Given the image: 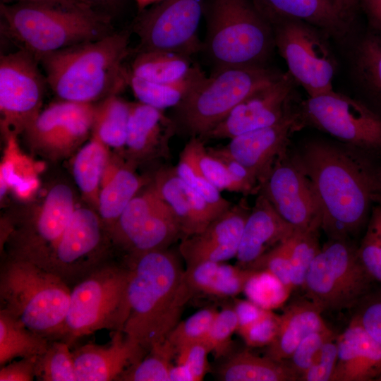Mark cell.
Here are the masks:
<instances>
[{"instance_id": "2e32d148", "label": "cell", "mask_w": 381, "mask_h": 381, "mask_svg": "<svg viewBox=\"0 0 381 381\" xmlns=\"http://www.w3.org/2000/svg\"><path fill=\"white\" fill-rule=\"evenodd\" d=\"M38 63L23 49L1 55V128L7 138L24 132L41 111L47 83Z\"/></svg>"}, {"instance_id": "30bf717a", "label": "cell", "mask_w": 381, "mask_h": 381, "mask_svg": "<svg viewBox=\"0 0 381 381\" xmlns=\"http://www.w3.org/2000/svg\"><path fill=\"white\" fill-rule=\"evenodd\" d=\"M271 25L274 46L295 82L309 96L332 90L337 62L322 30L294 19L282 20Z\"/></svg>"}, {"instance_id": "52a82bcc", "label": "cell", "mask_w": 381, "mask_h": 381, "mask_svg": "<svg viewBox=\"0 0 381 381\" xmlns=\"http://www.w3.org/2000/svg\"><path fill=\"white\" fill-rule=\"evenodd\" d=\"M281 74L265 66L214 69L172 108L176 133L202 138L246 97Z\"/></svg>"}, {"instance_id": "1f68e13d", "label": "cell", "mask_w": 381, "mask_h": 381, "mask_svg": "<svg viewBox=\"0 0 381 381\" xmlns=\"http://www.w3.org/2000/svg\"><path fill=\"white\" fill-rule=\"evenodd\" d=\"M200 68L190 56L169 51H138L131 73L155 83H178L191 77Z\"/></svg>"}, {"instance_id": "ee69618b", "label": "cell", "mask_w": 381, "mask_h": 381, "mask_svg": "<svg viewBox=\"0 0 381 381\" xmlns=\"http://www.w3.org/2000/svg\"><path fill=\"white\" fill-rule=\"evenodd\" d=\"M357 252L370 278L381 284V204L373 207Z\"/></svg>"}, {"instance_id": "f1b7e54d", "label": "cell", "mask_w": 381, "mask_h": 381, "mask_svg": "<svg viewBox=\"0 0 381 381\" xmlns=\"http://www.w3.org/2000/svg\"><path fill=\"white\" fill-rule=\"evenodd\" d=\"M142 186L143 180L135 173L131 164L109 162L102 178L97 208L109 233Z\"/></svg>"}, {"instance_id": "8fae6325", "label": "cell", "mask_w": 381, "mask_h": 381, "mask_svg": "<svg viewBox=\"0 0 381 381\" xmlns=\"http://www.w3.org/2000/svg\"><path fill=\"white\" fill-rule=\"evenodd\" d=\"M75 210L71 188L64 183L53 186L32 214L6 223V255L43 267Z\"/></svg>"}, {"instance_id": "6f0895ef", "label": "cell", "mask_w": 381, "mask_h": 381, "mask_svg": "<svg viewBox=\"0 0 381 381\" xmlns=\"http://www.w3.org/2000/svg\"><path fill=\"white\" fill-rule=\"evenodd\" d=\"M15 2L42 4L88 13H97L81 3L79 0H1V3L2 4H11Z\"/></svg>"}, {"instance_id": "f35d334b", "label": "cell", "mask_w": 381, "mask_h": 381, "mask_svg": "<svg viewBox=\"0 0 381 381\" xmlns=\"http://www.w3.org/2000/svg\"><path fill=\"white\" fill-rule=\"evenodd\" d=\"M35 378L40 381H76L73 353L62 340L50 341L35 363Z\"/></svg>"}, {"instance_id": "e0dca14e", "label": "cell", "mask_w": 381, "mask_h": 381, "mask_svg": "<svg viewBox=\"0 0 381 381\" xmlns=\"http://www.w3.org/2000/svg\"><path fill=\"white\" fill-rule=\"evenodd\" d=\"M259 190L296 229L319 230L322 213L313 183L293 157L282 155L260 183Z\"/></svg>"}, {"instance_id": "e7e4bbea", "label": "cell", "mask_w": 381, "mask_h": 381, "mask_svg": "<svg viewBox=\"0 0 381 381\" xmlns=\"http://www.w3.org/2000/svg\"><path fill=\"white\" fill-rule=\"evenodd\" d=\"M377 381H381V377L377 380Z\"/></svg>"}, {"instance_id": "8d00e7d4", "label": "cell", "mask_w": 381, "mask_h": 381, "mask_svg": "<svg viewBox=\"0 0 381 381\" xmlns=\"http://www.w3.org/2000/svg\"><path fill=\"white\" fill-rule=\"evenodd\" d=\"M353 71L361 87L381 102V34L366 33L353 54Z\"/></svg>"}, {"instance_id": "44dd1931", "label": "cell", "mask_w": 381, "mask_h": 381, "mask_svg": "<svg viewBox=\"0 0 381 381\" xmlns=\"http://www.w3.org/2000/svg\"><path fill=\"white\" fill-rule=\"evenodd\" d=\"M251 209L246 201L231 205L202 231L183 237L179 250L186 267L205 261L224 262L236 257Z\"/></svg>"}, {"instance_id": "d6a6232c", "label": "cell", "mask_w": 381, "mask_h": 381, "mask_svg": "<svg viewBox=\"0 0 381 381\" xmlns=\"http://www.w3.org/2000/svg\"><path fill=\"white\" fill-rule=\"evenodd\" d=\"M108 148L97 138L92 139L77 152L73 162L75 182L85 198L97 207L102 178L109 162Z\"/></svg>"}, {"instance_id": "cb8c5ba5", "label": "cell", "mask_w": 381, "mask_h": 381, "mask_svg": "<svg viewBox=\"0 0 381 381\" xmlns=\"http://www.w3.org/2000/svg\"><path fill=\"white\" fill-rule=\"evenodd\" d=\"M176 134L174 123L159 109L142 102L131 103L126 150L132 166L168 156L170 138Z\"/></svg>"}, {"instance_id": "4dcf8cb0", "label": "cell", "mask_w": 381, "mask_h": 381, "mask_svg": "<svg viewBox=\"0 0 381 381\" xmlns=\"http://www.w3.org/2000/svg\"><path fill=\"white\" fill-rule=\"evenodd\" d=\"M218 378L224 381H296V375L285 361L268 356H257L249 351H239L223 363Z\"/></svg>"}, {"instance_id": "9c48e42d", "label": "cell", "mask_w": 381, "mask_h": 381, "mask_svg": "<svg viewBox=\"0 0 381 381\" xmlns=\"http://www.w3.org/2000/svg\"><path fill=\"white\" fill-rule=\"evenodd\" d=\"M373 280L349 239L326 242L313 259L303 288L323 313L354 308L370 291Z\"/></svg>"}, {"instance_id": "7a4b0ae2", "label": "cell", "mask_w": 381, "mask_h": 381, "mask_svg": "<svg viewBox=\"0 0 381 381\" xmlns=\"http://www.w3.org/2000/svg\"><path fill=\"white\" fill-rule=\"evenodd\" d=\"M128 315L123 332L147 352L166 341L195 292L177 256L167 249L127 258Z\"/></svg>"}, {"instance_id": "9f6ffc18", "label": "cell", "mask_w": 381, "mask_h": 381, "mask_svg": "<svg viewBox=\"0 0 381 381\" xmlns=\"http://www.w3.org/2000/svg\"><path fill=\"white\" fill-rule=\"evenodd\" d=\"M234 308L238 318V329L255 322L270 310L260 307L250 300H236Z\"/></svg>"}, {"instance_id": "bcb514c9", "label": "cell", "mask_w": 381, "mask_h": 381, "mask_svg": "<svg viewBox=\"0 0 381 381\" xmlns=\"http://www.w3.org/2000/svg\"><path fill=\"white\" fill-rule=\"evenodd\" d=\"M238 318L234 307L218 311L210 331L203 341L215 358H219L229 349L231 337L237 332Z\"/></svg>"}, {"instance_id": "836d02e7", "label": "cell", "mask_w": 381, "mask_h": 381, "mask_svg": "<svg viewBox=\"0 0 381 381\" xmlns=\"http://www.w3.org/2000/svg\"><path fill=\"white\" fill-rule=\"evenodd\" d=\"M49 340L35 333L15 317L0 308V365L17 358L37 357Z\"/></svg>"}, {"instance_id": "3957f363", "label": "cell", "mask_w": 381, "mask_h": 381, "mask_svg": "<svg viewBox=\"0 0 381 381\" xmlns=\"http://www.w3.org/2000/svg\"><path fill=\"white\" fill-rule=\"evenodd\" d=\"M127 32L71 46L42 56L39 63L53 92L61 100L97 103L128 84L123 62L130 53Z\"/></svg>"}, {"instance_id": "816d5d0a", "label": "cell", "mask_w": 381, "mask_h": 381, "mask_svg": "<svg viewBox=\"0 0 381 381\" xmlns=\"http://www.w3.org/2000/svg\"><path fill=\"white\" fill-rule=\"evenodd\" d=\"M279 322V315L268 310L258 320L238 329L237 332L248 346H267L277 333Z\"/></svg>"}, {"instance_id": "484cf974", "label": "cell", "mask_w": 381, "mask_h": 381, "mask_svg": "<svg viewBox=\"0 0 381 381\" xmlns=\"http://www.w3.org/2000/svg\"><path fill=\"white\" fill-rule=\"evenodd\" d=\"M296 230L260 193L246 221L236 259L246 268L262 255L288 239Z\"/></svg>"}, {"instance_id": "94428289", "label": "cell", "mask_w": 381, "mask_h": 381, "mask_svg": "<svg viewBox=\"0 0 381 381\" xmlns=\"http://www.w3.org/2000/svg\"><path fill=\"white\" fill-rule=\"evenodd\" d=\"M162 0H136L140 11H143L150 4H155Z\"/></svg>"}, {"instance_id": "5b68a950", "label": "cell", "mask_w": 381, "mask_h": 381, "mask_svg": "<svg viewBox=\"0 0 381 381\" xmlns=\"http://www.w3.org/2000/svg\"><path fill=\"white\" fill-rule=\"evenodd\" d=\"M71 287L28 260L6 256L0 269V308L49 341L64 340Z\"/></svg>"}, {"instance_id": "ab89813d", "label": "cell", "mask_w": 381, "mask_h": 381, "mask_svg": "<svg viewBox=\"0 0 381 381\" xmlns=\"http://www.w3.org/2000/svg\"><path fill=\"white\" fill-rule=\"evenodd\" d=\"M176 355V349L166 340L150 349L148 356L129 367L119 380L170 381L171 360Z\"/></svg>"}, {"instance_id": "83f0119b", "label": "cell", "mask_w": 381, "mask_h": 381, "mask_svg": "<svg viewBox=\"0 0 381 381\" xmlns=\"http://www.w3.org/2000/svg\"><path fill=\"white\" fill-rule=\"evenodd\" d=\"M322 314L307 298L291 302L279 315L277 333L272 343L266 346V355L279 361L289 358L308 334L329 327Z\"/></svg>"}, {"instance_id": "277c9868", "label": "cell", "mask_w": 381, "mask_h": 381, "mask_svg": "<svg viewBox=\"0 0 381 381\" xmlns=\"http://www.w3.org/2000/svg\"><path fill=\"white\" fill-rule=\"evenodd\" d=\"M1 32L38 61L58 50L111 33L110 16L51 5L0 4Z\"/></svg>"}, {"instance_id": "4316f807", "label": "cell", "mask_w": 381, "mask_h": 381, "mask_svg": "<svg viewBox=\"0 0 381 381\" xmlns=\"http://www.w3.org/2000/svg\"><path fill=\"white\" fill-rule=\"evenodd\" d=\"M153 185L175 214L182 238L202 231L222 214L186 183L178 175L175 167L160 169Z\"/></svg>"}, {"instance_id": "11a10c76", "label": "cell", "mask_w": 381, "mask_h": 381, "mask_svg": "<svg viewBox=\"0 0 381 381\" xmlns=\"http://www.w3.org/2000/svg\"><path fill=\"white\" fill-rule=\"evenodd\" d=\"M37 357L23 358L1 366L0 381H32L35 378Z\"/></svg>"}, {"instance_id": "9a60e30c", "label": "cell", "mask_w": 381, "mask_h": 381, "mask_svg": "<svg viewBox=\"0 0 381 381\" xmlns=\"http://www.w3.org/2000/svg\"><path fill=\"white\" fill-rule=\"evenodd\" d=\"M206 0H162L140 11L134 25L138 51H169L188 56L201 51L198 27Z\"/></svg>"}, {"instance_id": "e575fe53", "label": "cell", "mask_w": 381, "mask_h": 381, "mask_svg": "<svg viewBox=\"0 0 381 381\" xmlns=\"http://www.w3.org/2000/svg\"><path fill=\"white\" fill-rule=\"evenodd\" d=\"M205 76L200 67L188 79L167 84L147 80L129 73L128 84L140 102L164 110L179 104Z\"/></svg>"}, {"instance_id": "4fadbf2b", "label": "cell", "mask_w": 381, "mask_h": 381, "mask_svg": "<svg viewBox=\"0 0 381 381\" xmlns=\"http://www.w3.org/2000/svg\"><path fill=\"white\" fill-rule=\"evenodd\" d=\"M110 235L127 258L167 249L182 236L175 214L154 185L130 201Z\"/></svg>"}, {"instance_id": "603a6c76", "label": "cell", "mask_w": 381, "mask_h": 381, "mask_svg": "<svg viewBox=\"0 0 381 381\" xmlns=\"http://www.w3.org/2000/svg\"><path fill=\"white\" fill-rule=\"evenodd\" d=\"M270 25L284 19L303 21L335 37L349 32L354 10L344 0H255Z\"/></svg>"}, {"instance_id": "7c38bea8", "label": "cell", "mask_w": 381, "mask_h": 381, "mask_svg": "<svg viewBox=\"0 0 381 381\" xmlns=\"http://www.w3.org/2000/svg\"><path fill=\"white\" fill-rule=\"evenodd\" d=\"M113 246L110 233L99 214L90 208H75L42 268L55 274L71 287L111 260Z\"/></svg>"}, {"instance_id": "d4e9b609", "label": "cell", "mask_w": 381, "mask_h": 381, "mask_svg": "<svg viewBox=\"0 0 381 381\" xmlns=\"http://www.w3.org/2000/svg\"><path fill=\"white\" fill-rule=\"evenodd\" d=\"M337 350L331 381H377L381 377V344L353 318L337 335Z\"/></svg>"}, {"instance_id": "f5cc1de1", "label": "cell", "mask_w": 381, "mask_h": 381, "mask_svg": "<svg viewBox=\"0 0 381 381\" xmlns=\"http://www.w3.org/2000/svg\"><path fill=\"white\" fill-rule=\"evenodd\" d=\"M210 353L204 342L184 345L177 349L176 364L186 369L191 381L202 380L207 372V355Z\"/></svg>"}, {"instance_id": "f907efd6", "label": "cell", "mask_w": 381, "mask_h": 381, "mask_svg": "<svg viewBox=\"0 0 381 381\" xmlns=\"http://www.w3.org/2000/svg\"><path fill=\"white\" fill-rule=\"evenodd\" d=\"M351 318L381 344V288L365 295L354 307Z\"/></svg>"}, {"instance_id": "ba28073f", "label": "cell", "mask_w": 381, "mask_h": 381, "mask_svg": "<svg viewBox=\"0 0 381 381\" xmlns=\"http://www.w3.org/2000/svg\"><path fill=\"white\" fill-rule=\"evenodd\" d=\"M130 268L109 260L71 287L64 340L69 345L101 329L122 331Z\"/></svg>"}, {"instance_id": "7bdbcfd3", "label": "cell", "mask_w": 381, "mask_h": 381, "mask_svg": "<svg viewBox=\"0 0 381 381\" xmlns=\"http://www.w3.org/2000/svg\"><path fill=\"white\" fill-rule=\"evenodd\" d=\"M243 291L248 300L270 310L281 306L291 292L274 275L262 270L255 271Z\"/></svg>"}, {"instance_id": "91938a15", "label": "cell", "mask_w": 381, "mask_h": 381, "mask_svg": "<svg viewBox=\"0 0 381 381\" xmlns=\"http://www.w3.org/2000/svg\"><path fill=\"white\" fill-rule=\"evenodd\" d=\"M86 6L95 12L105 15L104 11L114 9L121 1V0H79Z\"/></svg>"}, {"instance_id": "ffe728a7", "label": "cell", "mask_w": 381, "mask_h": 381, "mask_svg": "<svg viewBox=\"0 0 381 381\" xmlns=\"http://www.w3.org/2000/svg\"><path fill=\"white\" fill-rule=\"evenodd\" d=\"M303 123L299 111H292L274 125L240 134L231 138L224 147L210 149L241 164L260 184L275 161L284 153L291 134Z\"/></svg>"}, {"instance_id": "681fc988", "label": "cell", "mask_w": 381, "mask_h": 381, "mask_svg": "<svg viewBox=\"0 0 381 381\" xmlns=\"http://www.w3.org/2000/svg\"><path fill=\"white\" fill-rule=\"evenodd\" d=\"M246 268L267 271L274 275L288 290H293L287 239L262 255Z\"/></svg>"}, {"instance_id": "b9f144b4", "label": "cell", "mask_w": 381, "mask_h": 381, "mask_svg": "<svg viewBox=\"0 0 381 381\" xmlns=\"http://www.w3.org/2000/svg\"><path fill=\"white\" fill-rule=\"evenodd\" d=\"M21 157L14 152L13 153L8 152L7 156L1 164V199L9 190L20 198H27L37 188V180L35 173L30 172V167L23 169L28 162L23 159Z\"/></svg>"}, {"instance_id": "6125c7cd", "label": "cell", "mask_w": 381, "mask_h": 381, "mask_svg": "<svg viewBox=\"0 0 381 381\" xmlns=\"http://www.w3.org/2000/svg\"><path fill=\"white\" fill-rule=\"evenodd\" d=\"M344 1L353 10L358 5V0H344Z\"/></svg>"}, {"instance_id": "ac0fdd59", "label": "cell", "mask_w": 381, "mask_h": 381, "mask_svg": "<svg viewBox=\"0 0 381 381\" xmlns=\"http://www.w3.org/2000/svg\"><path fill=\"white\" fill-rule=\"evenodd\" d=\"M97 107L60 99L41 111L24 133L37 151L52 159L66 157L92 133Z\"/></svg>"}, {"instance_id": "d590c367", "label": "cell", "mask_w": 381, "mask_h": 381, "mask_svg": "<svg viewBox=\"0 0 381 381\" xmlns=\"http://www.w3.org/2000/svg\"><path fill=\"white\" fill-rule=\"evenodd\" d=\"M131 103L112 95L98 104L92 135L107 147H125Z\"/></svg>"}, {"instance_id": "8992f818", "label": "cell", "mask_w": 381, "mask_h": 381, "mask_svg": "<svg viewBox=\"0 0 381 381\" xmlns=\"http://www.w3.org/2000/svg\"><path fill=\"white\" fill-rule=\"evenodd\" d=\"M203 51L214 70L263 66L274 46L272 28L250 0H206Z\"/></svg>"}, {"instance_id": "be15d7a7", "label": "cell", "mask_w": 381, "mask_h": 381, "mask_svg": "<svg viewBox=\"0 0 381 381\" xmlns=\"http://www.w3.org/2000/svg\"><path fill=\"white\" fill-rule=\"evenodd\" d=\"M374 202L381 204V190L376 195Z\"/></svg>"}, {"instance_id": "7402d4cb", "label": "cell", "mask_w": 381, "mask_h": 381, "mask_svg": "<svg viewBox=\"0 0 381 381\" xmlns=\"http://www.w3.org/2000/svg\"><path fill=\"white\" fill-rule=\"evenodd\" d=\"M104 345L87 344L72 351L76 381L119 380L147 351L123 331H112Z\"/></svg>"}, {"instance_id": "db71d44e", "label": "cell", "mask_w": 381, "mask_h": 381, "mask_svg": "<svg viewBox=\"0 0 381 381\" xmlns=\"http://www.w3.org/2000/svg\"><path fill=\"white\" fill-rule=\"evenodd\" d=\"M337 335L328 340L298 381H331L337 361Z\"/></svg>"}, {"instance_id": "60d3db41", "label": "cell", "mask_w": 381, "mask_h": 381, "mask_svg": "<svg viewBox=\"0 0 381 381\" xmlns=\"http://www.w3.org/2000/svg\"><path fill=\"white\" fill-rule=\"evenodd\" d=\"M293 289L303 287L309 267L320 250L318 230L296 229L287 239Z\"/></svg>"}, {"instance_id": "f6af8a7d", "label": "cell", "mask_w": 381, "mask_h": 381, "mask_svg": "<svg viewBox=\"0 0 381 381\" xmlns=\"http://www.w3.org/2000/svg\"><path fill=\"white\" fill-rule=\"evenodd\" d=\"M218 310L206 308L195 313L186 320L179 322L166 340L177 349L184 345L203 342L210 331Z\"/></svg>"}, {"instance_id": "c3c4849f", "label": "cell", "mask_w": 381, "mask_h": 381, "mask_svg": "<svg viewBox=\"0 0 381 381\" xmlns=\"http://www.w3.org/2000/svg\"><path fill=\"white\" fill-rule=\"evenodd\" d=\"M335 336L328 327L310 333L301 341L289 358L284 361L298 380L313 364L323 345Z\"/></svg>"}, {"instance_id": "680465c9", "label": "cell", "mask_w": 381, "mask_h": 381, "mask_svg": "<svg viewBox=\"0 0 381 381\" xmlns=\"http://www.w3.org/2000/svg\"><path fill=\"white\" fill-rule=\"evenodd\" d=\"M374 30L381 34V0H358Z\"/></svg>"}, {"instance_id": "f546056e", "label": "cell", "mask_w": 381, "mask_h": 381, "mask_svg": "<svg viewBox=\"0 0 381 381\" xmlns=\"http://www.w3.org/2000/svg\"><path fill=\"white\" fill-rule=\"evenodd\" d=\"M255 271L224 262L205 261L187 267L185 278L195 293L233 297L243 291Z\"/></svg>"}, {"instance_id": "7dc6e473", "label": "cell", "mask_w": 381, "mask_h": 381, "mask_svg": "<svg viewBox=\"0 0 381 381\" xmlns=\"http://www.w3.org/2000/svg\"><path fill=\"white\" fill-rule=\"evenodd\" d=\"M175 168L178 175L217 211L223 213L231 207V203L222 197L220 190L188 161L179 157Z\"/></svg>"}, {"instance_id": "d6986e66", "label": "cell", "mask_w": 381, "mask_h": 381, "mask_svg": "<svg viewBox=\"0 0 381 381\" xmlns=\"http://www.w3.org/2000/svg\"><path fill=\"white\" fill-rule=\"evenodd\" d=\"M295 80L287 72L258 88L241 101L229 115L202 138H232L240 134L274 125L291 110Z\"/></svg>"}, {"instance_id": "74e56055", "label": "cell", "mask_w": 381, "mask_h": 381, "mask_svg": "<svg viewBox=\"0 0 381 381\" xmlns=\"http://www.w3.org/2000/svg\"><path fill=\"white\" fill-rule=\"evenodd\" d=\"M220 191L246 193L243 187L231 175L225 163L209 152L199 137L190 138L180 154Z\"/></svg>"}, {"instance_id": "6da1fadb", "label": "cell", "mask_w": 381, "mask_h": 381, "mask_svg": "<svg viewBox=\"0 0 381 381\" xmlns=\"http://www.w3.org/2000/svg\"><path fill=\"white\" fill-rule=\"evenodd\" d=\"M310 179L322 213L320 229L349 239L364 224L381 179L361 157L324 142H310L294 157Z\"/></svg>"}, {"instance_id": "5bb4252c", "label": "cell", "mask_w": 381, "mask_h": 381, "mask_svg": "<svg viewBox=\"0 0 381 381\" xmlns=\"http://www.w3.org/2000/svg\"><path fill=\"white\" fill-rule=\"evenodd\" d=\"M303 123L363 150L381 149V116L333 89L309 96L299 111Z\"/></svg>"}]
</instances>
